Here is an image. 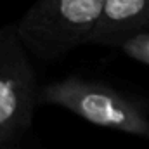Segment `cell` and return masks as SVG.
<instances>
[{
	"label": "cell",
	"instance_id": "cell-1",
	"mask_svg": "<svg viewBox=\"0 0 149 149\" xmlns=\"http://www.w3.org/2000/svg\"><path fill=\"white\" fill-rule=\"evenodd\" d=\"M37 101L64 108L97 127L149 139L146 109L109 85L70 76L38 88Z\"/></svg>",
	"mask_w": 149,
	"mask_h": 149
},
{
	"label": "cell",
	"instance_id": "cell-2",
	"mask_svg": "<svg viewBox=\"0 0 149 149\" xmlns=\"http://www.w3.org/2000/svg\"><path fill=\"white\" fill-rule=\"evenodd\" d=\"M104 0H38L16 23L28 52L52 61L88 43Z\"/></svg>",
	"mask_w": 149,
	"mask_h": 149
},
{
	"label": "cell",
	"instance_id": "cell-3",
	"mask_svg": "<svg viewBox=\"0 0 149 149\" xmlns=\"http://www.w3.org/2000/svg\"><path fill=\"white\" fill-rule=\"evenodd\" d=\"M35 73L16 24L0 28V142L31 127L38 104Z\"/></svg>",
	"mask_w": 149,
	"mask_h": 149
},
{
	"label": "cell",
	"instance_id": "cell-4",
	"mask_svg": "<svg viewBox=\"0 0 149 149\" xmlns=\"http://www.w3.org/2000/svg\"><path fill=\"white\" fill-rule=\"evenodd\" d=\"M146 30L149 0H104L88 43L120 49L130 37Z\"/></svg>",
	"mask_w": 149,
	"mask_h": 149
},
{
	"label": "cell",
	"instance_id": "cell-5",
	"mask_svg": "<svg viewBox=\"0 0 149 149\" xmlns=\"http://www.w3.org/2000/svg\"><path fill=\"white\" fill-rule=\"evenodd\" d=\"M120 50H123L134 61H139L149 66V30L130 37L120 47Z\"/></svg>",
	"mask_w": 149,
	"mask_h": 149
}]
</instances>
